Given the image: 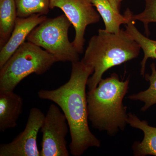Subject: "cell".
<instances>
[{"label": "cell", "instance_id": "cell-14", "mask_svg": "<svg viewBox=\"0 0 156 156\" xmlns=\"http://www.w3.org/2000/svg\"><path fill=\"white\" fill-rule=\"evenodd\" d=\"M126 30L137 44L144 52V57L140 62V75H145L146 64L148 59L152 58L156 59V41L149 38L144 35L136 28L134 21L131 19L126 24Z\"/></svg>", "mask_w": 156, "mask_h": 156}, {"label": "cell", "instance_id": "cell-10", "mask_svg": "<svg viewBox=\"0 0 156 156\" xmlns=\"http://www.w3.org/2000/svg\"><path fill=\"white\" fill-rule=\"evenodd\" d=\"M23 99L14 91H0V131L17 127L22 113Z\"/></svg>", "mask_w": 156, "mask_h": 156}, {"label": "cell", "instance_id": "cell-5", "mask_svg": "<svg viewBox=\"0 0 156 156\" xmlns=\"http://www.w3.org/2000/svg\"><path fill=\"white\" fill-rule=\"evenodd\" d=\"M72 25L64 14L48 18L29 34L27 41L44 49L57 62L80 61V53L69 41V30Z\"/></svg>", "mask_w": 156, "mask_h": 156}, {"label": "cell", "instance_id": "cell-18", "mask_svg": "<svg viewBox=\"0 0 156 156\" xmlns=\"http://www.w3.org/2000/svg\"><path fill=\"white\" fill-rule=\"evenodd\" d=\"M115 11L120 13L121 3L123 0H108Z\"/></svg>", "mask_w": 156, "mask_h": 156}, {"label": "cell", "instance_id": "cell-4", "mask_svg": "<svg viewBox=\"0 0 156 156\" xmlns=\"http://www.w3.org/2000/svg\"><path fill=\"white\" fill-rule=\"evenodd\" d=\"M57 62L43 48L24 42L0 69V91H14L27 76L43 74Z\"/></svg>", "mask_w": 156, "mask_h": 156}, {"label": "cell", "instance_id": "cell-12", "mask_svg": "<svg viewBox=\"0 0 156 156\" xmlns=\"http://www.w3.org/2000/svg\"><path fill=\"white\" fill-rule=\"evenodd\" d=\"M91 2L103 20L105 30L110 33H118L121 30V25L127 24L133 14L128 9L124 15H122L115 11L108 0H91Z\"/></svg>", "mask_w": 156, "mask_h": 156}, {"label": "cell", "instance_id": "cell-9", "mask_svg": "<svg viewBox=\"0 0 156 156\" xmlns=\"http://www.w3.org/2000/svg\"><path fill=\"white\" fill-rule=\"evenodd\" d=\"M47 19V16L39 14H33L27 17H17L11 37L1 49L0 69L20 46L25 41L31 32Z\"/></svg>", "mask_w": 156, "mask_h": 156}, {"label": "cell", "instance_id": "cell-3", "mask_svg": "<svg viewBox=\"0 0 156 156\" xmlns=\"http://www.w3.org/2000/svg\"><path fill=\"white\" fill-rule=\"evenodd\" d=\"M140 49L126 30L121 29L117 34L98 30V34L90 39L81 60L94 69V73L87 82L89 92L96 88L108 70L136 58Z\"/></svg>", "mask_w": 156, "mask_h": 156}, {"label": "cell", "instance_id": "cell-16", "mask_svg": "<svg viewBox=\"0 0 156 156\" xmlns=\"http://www.w3.org/2000/svg\"><path fill=\"white\" fill-rule=\"evenodd\" d=\"M14 1L18 17H27L36 14L46 15L50 9V0Z\"/></svg>", "mask_w": 156, "mask_h": 156}, {"label": "cell", "instance_id": "cell-2", "mask_svg": "<svg viewBox=\"0 0 156 156\" xmlns=\"http://www.w3.org/2000/svg\"><path fill=\"white\" fill-rule=\"evenodd\" d=\"M129 79L120 80L113 73L103 79L97 87L87 94L88 118L92 127L105 131L111 136L124 131L127 125V107L123 99L129 89Z\"/></svg>", "mask_w": 156, "mask_h": 156}, {"label": "cell", "instance_id": "cell-8", "mask_svg": "<svg viewBox=\"0 0 156 156\" xmlns=\"http://www.w3.org/2000/svg\"><path fill=\"white\" fill-rule=\"evenodd\" d=\"M45 117L40 109H31L24 130L11 142L0 145V156H40L37 138Z\"/></svg>", "mask_w": 156, "mask_h": 156}, {"label": "cell", "instance_id": "cell-15", "mask_svg": "<svg viewBox=\"0 0 156 156\" xmlns=\"http://www.w3.org/2000/svg\"><path fill=\"white\" fill-rule=\"evenodd\" d=\"M151 73L144 76L146 80L150 83L149 87L145 91L129 95L128 98L131 100L140 101L144 104L141 108L142 112H145L154 105L156 104V66L154 62L150 65Z\"/></svg>", "mask_w": 156, "mask_h": 156}, {"label": "cell", "instance_id": "cell-11", "mask_svg": "<svg viewBox=\"0 0 156 156\" xmlns=\"http://www.w3.org/2000/svg\"><path fill=\"white\" fill-rule=\"evenodd\" d=\"M127 124L132 128L139 129L144 133L141 142L135 141L132 146L135 156H156V127L151 126L145 120H141L136 115L128 114Z\"/></svg>", "mask_w": 156, "mask_h": 156}, {"label": "cell", "instance_id": "cell-6", "mask_svg": "<svg viewBox=\"0 0 156 156\" xmlns=\"http://www.w3.org/2000/svg\"><path fill=\"white\" fill-rule=\"evenodd\" d=\"M43 134L40 156H69L66 136L69 126L66 117L58 106L49 107L41 128Z\"/></svg>", "mask_w": 156, "mask_h": 156}, {"label": "cell", "instance_id": "cell-13", "mask_svg": "<svg viewBox=\"0 0 156 156\" xmlns=\"http://www.w3.org/2000/svg\"><path fill=\"white\" fill-rule=\"evenodd\" d=\"M17 17L14 0H0V47L5 44L11 37Z\"/></svg>", "mask_w": 156, "mask_h": 156}, {"label": "cell", "instance_id": "cell-17", "mask_svg": "<svg viewBox=\"0 0 156 156\" xmlns=\"http://www.w3.org/2000/svg\"><path fill=\"white\" fill-rule=\"evenodd\" d=\"M145 7L141 13L132 14L131 20L133 21L139 20L142 22L147 36L150 34L149 24L151 23H156V0H144Z\"/></svg>", "mask_w": 156, "mask_h": 156}, {"label": "cell", "instance_id": "cell-7", "mask_svg": "<svg viewBox=\"0 0 156 156\" xmlns=\"http://www.w3.org/2000/svg\"><path fill=\"white\" fill-rule=\"evenodd\" d=\"M94 7L91 0H50V9H61L74 27L75 36L73 44L80 54L83 53L87 27L100 21V14Z\"/></svg>", "mask_w": 156, "mask_h": 156}, {"label": "cell", "instance_id": "cell-1", "mask_svg": "<svg viewBox=\"0 0 156 156\" xmlns=\"http://www.w3.org/2000/svg\"><path fill=\"white\" fill-rule=\"evenodd\" d=\"M94 71L81 60L73 62L67 83L56 89H41L38 92L41 99L57 104L66 117L70 133V151L73 156H80L89 147L99 148L101 145L89 126L86 87Z\"/></svg>", "mask_w": 156, "mask_h": 156}]
</instances>
